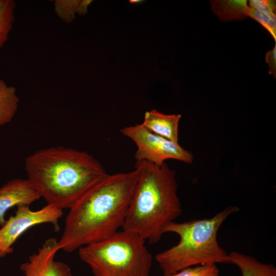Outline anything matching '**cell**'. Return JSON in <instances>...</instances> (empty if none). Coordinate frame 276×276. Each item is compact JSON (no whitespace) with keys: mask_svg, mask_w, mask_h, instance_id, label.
Segmentation results:
<instances>
[{"mask_svg":"<svg viewBox=\"0 0 276 276\" xmlns=\"http://www.w3.org/2000/svg\"><path fill=\"white\" fill-rule=\"evenodd\" d=\"M140 175L135 168L128 172L107 174L70 209L59 250L72 252L104 240L124 223Z\"/></svg>","mask_w":276,"mask_h":276,"instance_id":"cell-1","label":"cell"},{"mask_svg":"<svg viewBox=\"0 0 276 276\" xmlns=\"http://www.w3.org/2000/svg\"><path fill=\"white\" fill-rule=\"evenodd\" d=\"M27 179L48 204L70 209L108 174L88 152L62 146L36 151L25 160Z\"/></svg>","mask_w":276,"mask_h":276,"instance_id":"cell-2","label":"cell"},{"mask_svg":"<svg viewBox=\"0 0 276 276\" xmlns=\"http://www.w3.org/2000/svg\"><path fill=\"white\" fill-rule=\"evenodd\" d=\"M134 168L140 170L139 178L122 228L154 244L163 228L182 212L176 171L165 163L157 166L136 161Z\"/></svg>","mask_w":276,"mask_h":276,"instance_id":"cell-3","label":"cell"},{"mask_svg":"<svg viewBox=\"0 0 276 276\" xmlns=\"http://www.w3.org/2000/svg\"><path fill=\"white\" fill-rule=\"evenodd\" d=\"M237 206H229L211 218L182 223L171 222L162 233L177 234L178 243L155 255L164 276H170L192 266L209 263H227V254L217 241V233L225 220L238 212Z\"/></svg>","mask_w":276,"mask_h":276,"instance_id":"cell-4","label":"cell"},{"mask_svg":"<svg viewBox=\"0 0 276 276\" xmlns=\"http://www.w3.org/2000/svg\"><path fill=\"white\" fill-rule=\"evenodd\" d=\"M145 240L127 231L78 249L80 259L94 276H149L152 256Z\"/></svg>","mask_w":276,"mask_h":276,"instance_id":"cell-5","label":"cell"},{"mask_svg":"<svg viewBox=\"0 0 276 276\" xmlns=\"http://www.w3.org/2000/svg\"><path fill=\"white\" fill-rule=\"evenodd\" d=\"M124 136L131 139L137 149L134 154L136 161H146L157 166L168 159L192 163L193 154L174 143L150 132L142 124L125 127L120 130Z\"/></svg>","mask_w":276,"mask_h":276,"instance_id":"cell-6","label":"cell"},{"mask_svg":"<svg viewBox=\"0 0 276 276\" xmlns=\"http://www.w3.org/2000/svg\"><path fill=\"white\" fill-rule=\"evenodd\" d=\"M15 215L11 216L0 229V257L12 252V245L16 239L31 227L44 223L53 225L54 231H59V219L62 216V210L50 204L33 211L29 205L17 206Z\"/></svg>","mask_w":276,"mask_h":276,"instance_id":"cell-7","label":"cell"},{"mask_svg":"<svg viewBox=\"0 0 276 276\" xmlns=\"http://www.w3.org/2000/svg\"><path fill=\"white\" fill-rule=\"evenodd\" d=\"M58 250L57 240L48 239L36 253L29 257L28 261L20 265V270L25 276H72L67 264L54 260Z\"/></svg>","mask_w":276,"mask_h":276,"instance_id":"cell-8","label":"cell"},{"mask_svg":"<svg viewBox=\"0 0 276 276\" xmlns=\"http://www.w3.org/2000/svg\"><path fill=\"white\" fill-rule=\"evenodd\" d=\"M40 197L27 178L8 181L0 188V225L5 224L4 215L9 209L15 205H30Z\"/></svg>","mask_w":276,"mask_h":276,"instance_id":"cell-9","label":"cell"},{"mask_svg":"<svg viewBox=\"0 0 276 276\" xmlns=\"http://www.w3.org/2000/svg\"><path fill=\"white\" fill-rule=\"evenodd\" d=\"M180 114H165L155 109L145 113L141 124L150 132L175 143H178V125Z\"/></svg>","mask_w":276,"mask_h":276,"instance_id":"cell-10","label":"cell"},{"mask_svg":"<svg viewBox=\"0 0 276 276\" xmlns=\"http://www.w3.org/2000/svg\"><path fill=\"white\" fill-rule=\"evenodd\" d=\"M227 263L239 267L242 276H276L273 265L261 263L250 256L233 251L227 255Z\"/></svg>","mask_w":276,"mask_h":276,"instance_id":"cell-11","label":"cell"},{"mask_svg":"<svg viewBox=\"0 0 276 276\" xmlns=\"http://www.w3.org/2000/svg\"><path fill=\"white\" fill-rule=\"evenodd\" d=\"M19 99L16 88L0 79V126L11 121L18 109Z\"/></svg>","mask_w":276,"mask_h":276,"instance_id":"cell-12","label":"cell"},{"mask_svg":"<svg viewBox=\"0 0 276 276\" xmlns=\"http://www.w3.org/2000/svg\"><path fill=\"white\" fill-rule=\"evenodd\" d=\"M247 1L233 0L210 1L213 13L219 19L229 21L234 19L243 20L246 18L244 11L248 7Z\"/></svg>","mask_w":276,"mask_h":276,"instance_id":"cell-13","label":"cell"},{"mask_svg":"<svg viewBox=\"0 0 276 276\" xmlns=\"http://www.w3.org/2000/svg\"><path fill=\"white\" fill-rule=\"evenodd\" d=\"M16 3L0 0V49L7 41L15 19Z\"/></svg>","mask_w":276,"mask_h":276,"instance_id":"cell-14","label":"cell"},{"mask_svg":"<svg viewBox=\"0 0 276 276\" xmlns=\"http://www.w3.org/2000/svg\"><path fill=\"white\" fill-rule=\"evenodd\" d=\"M80 0H55L54 10L57 16L65 23L72 22L76 18Z\"/></svg>","mask_w":276,"mask_h":276,"instance_id":"cell-15","label":"cell"},{"mask_svg":"<svg viewBox=\"0 0 276 276\" xmlns=\"http://www.w3.org/2000/svg\"><path fill=\"white\" fill-rule=\"evenodd\" d=\"M244 14L249 16L266 28L271 34L276 43V18L275 14H268L261 12L255 8L248 6Z\"/></svg>","mask_w":276,"mask_h":276,"instance_id":"cell-16","label":"cell"},{"mask_svg":"<svg viewBox=\"0 0 276 276\" xmlns=\"http://www.w3.org/2000/svg\"><path fill=\"white\" fill-rule=\"evenodd\" d=\"M170 276H220V272L216 263H209L187 267Z\"/></svg>","mask_w":276,"mask_h":276,"instance_id":"cell-17","label":"cell"},{"mask_svg":"<svg viewBox=\"0 0 276 276\" xmlns=\"http://www.w3.org/2000/svg\"><path fill=\"white\" fill-rule=\"evenodd\" d=\"M249 3L250 7L261 12L275 15V1L250 0Z\"/></svg>","mask_w":276,"mask_h":276,"instance_id":"cell-18","label":"cell"},{"mask_svg":"<svg viewBox=\"0 0 276 276\" xmlns=\"http://www.w3.org/2000/svg\"><path fill=\"white\" fill-rule=\"evenodd\" d=\"M265 61L269 67V74L276 77V43L272 50L268 51L265 56Z\"/></svg>","mask_w":276,"mask_h":276,"instance_id":"cell-19","label":"cell"},{"mask_svg":"<svg viewBox=\"0 0 276 276\" xmlns=\"http://www.w3.org/2000/svg\"><path fill=\"white\" fill-rule=\"evenodd\" d=\"M93 2L91 0H81L77 9V14L79 15L85 14L87 12V8L89 5Z\"/></svg>","mask_w":276,"mask_h":276,"instance_id":"cell-20","label":"cell"},{"mask_svg":"<svg viewBox=\"0 0 276 276\" xmlns=\"http://www.w3.org/2000/svg\"><path fill=\"white\" fill-rule=\"evenodd\" d=\"M139 2H142L141 1H130V3H138Z\"/></svg>","mask_w":276,"mask_h":276,"instance_id":"cell-21","label":"cell"}]
</instances>
